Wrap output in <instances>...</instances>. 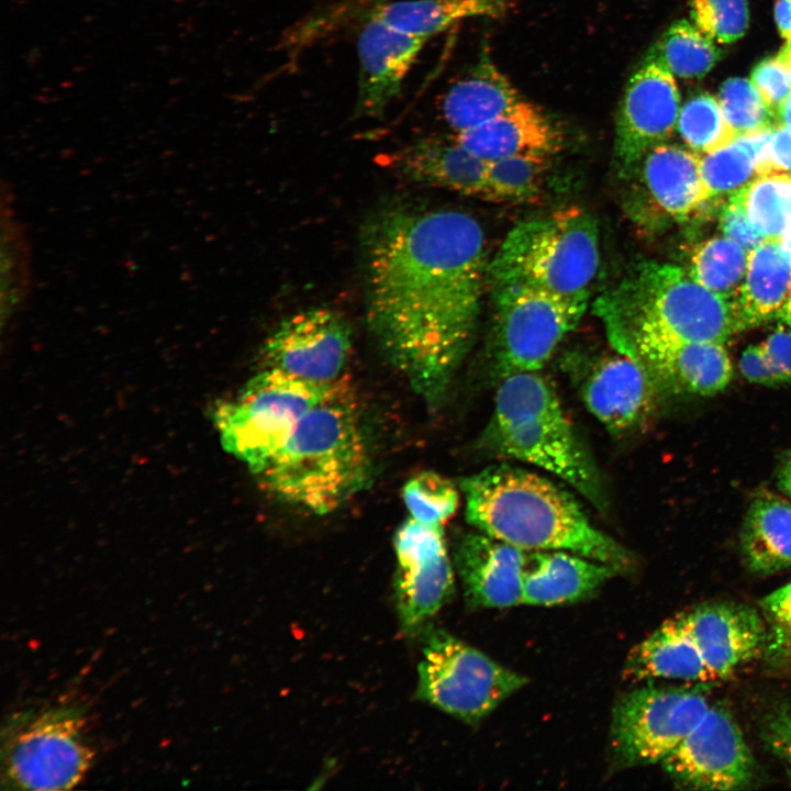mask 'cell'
<instances>
[{
  "instance_id": "obj_4",
  "label": "cell",
  "mask_w": 791,
  "mask_h": 791,
  "mask_svg": "<svg viewBox=\"0 0 791 791\" xmlns=\"http://www.w3.org/2000/svg\"><path fill=\"white\" fill-rule=\"evenodd\" d=\"M483 450L535 466L606 509L601 475L552 383L539 371L499 380L492 415L480 438Z\"/></svg>"
},
{
  "instance_id": "obj_34",
  "label": "cell",
  "mask_w": 791,
  "mask_h": 791,
  "mask_svg": "<svg viewBox=\"0 0 791 791\" xmlns=\"http://www.w3.org/2000/svg\"><path fill=\"white\" fill-rule=\"evenodd\" d=\"M677 129L686 144L701 154L722 148L737 137L726 122L718 100L708 93L692 97L683 104Z\"/></svg>"
},
{
  "instance_id": "obj_40",
  "label": "cell",
  "mask_w": 791,
  "mask_h": 791,
  "mask_svg": "<svg viewBox=\"0 0 791 791\" xmlns=\"http://www.w3.org/2000/svg\"><path fill=\"white\" fill-rule=\"evenodd\" d=\"M750 81L775 112L791 94L788 71L778 57L766 58L757 64Z\"/></svg>"
},
{
  "instance_id": "obj_43",
  "label": "cell",
  "mask_w": 791,
  "mask_h": 791,
  "mask_svg": "<svg viewBox=\"0 0 791 791\" xmlns=\"http://www.w3.org/2000/svg\"><path fill=\"white\" fill-rule=\"evenodd\" d=\"M738 367L742 375L753 383L767 387L777 386L759 344L750 345L742 353Z\"/></svg>"
},
{
  "instance_id": "obj_2",
  "label": "cell",
  "mask_w": 791,
  "mask_h": 791,
  "mask_svg": "<svg viewBox=\"0 0 791 791\" xmlns=\"http://www.w3.org/2000/svg\"><path fill=\"white\" fill-rule=\"evenodd\" d=\"M465 516L477 531L525 552L565 550L625 569L632 554L597 528L576 498L532 470L506 464L463 478Z\"/></svg>"
},
{
  "instance_id": "obj_42",
  "label": "cell",
  "mask_w": 791,
  "mask_h": 791,
  "mask_svg": "<svg viewBox=\"0 0 791 791\" xmlns=\"http://www.w3.org/2000/svg\"><path fill=\"white\" fill-rule=\"evenodd\" d=\"M759 345L777 386L791 383V328L779 326Z\"/></svg>"
},
{
  "instance_id": "obj_36",
  "label": "cell",
  "mask_w": 791,
  "mask_h": 791,
  "mask_svg": "<svg viewBox=\"0 0 791 791\" xmlns=\"http://www.w3.org/2000/svg\"><path fill=\"white\" fill-rule=\"evenodd\" d=\"M717 100L726 122L737 137L778 125L775 124L776 112L748 79H727L720 88Z\"/></svg>"
},
{
  "instance_id": "obj_15",
  "label": "cell",
  "mask_w": 791,
  "mask_h": 791,
  "mask_svg": "<svg viewBox=\"0 0 791 791\" xmlns=\"http://www.w3.org/2000/svg\"><path fill=\"white\" fill-rule=\"evenodd\" d=\"M680 109L675 76L646 57L631 76L616 114L614 155L622 175L634 172L651 148L671 136Z\"/></svg>"
},
{
  "instance_id": "obj_33",
  "label": "cell",
  "mask_w": 791,
  "mask_h": 791,
  "mask_svg": "<svg viewBox=\"0 0 791 791\" xmlns=\"http://www.w3.org/2000/svg\"><path fill=\"white\" fill-rule=\"evenodd\" d=\"M749 252L734 241L718 236L694 252L689 274L711 291L734 300L745 278Z\"/></svg>"
},
{
  "instance_id": "obj_23",
  "label": "cell",
  "mask_w": 791,
  "mask_h": 791,
  "mask_svg": "<svg viewBox=\"0 0 791 791\" xmlns=\"http://www.w3.org/2000/svg\"><path fill=\"white\" fill-rule=\"evenodd\" d=\"M700 166L698 153L662 143L651 148L637 167H642V181L659 210L670 218L684 219L706 201Z\"/></svg>"
},
{
  "instance_id": "obj_3",
  "label": "cell",
  "mask_w": 791,
  "mask_h": 791,
  "mask_svg": "<svg viewBox=\"0 0 791 791\" xmlns=\"http://www.w3.org/2000/svg\"><path fill=\"white\" fill-rule=\"evenodd\" d=\"M370 470L357 396L344 375L256 476L263 490L280 502L326 515L365 488Z\"/></svg>"
},
{
  "instance_id": "obj_45",
  "label": "cell",
  "mask_w": 791,
  "mask_h": 791,
  "mask_svg": "<svg viewBox=\"0 0 791 791\" xmlns=\"http://www.w3.org/2000/svg\"><path fill=\"white\" fill-rule=\"evenodd\" d=\"M775 19L781 36L787 41H791V0L777 1Z\"/></svg>"
},
{
  "instance_id": "obj_26",
  "label": "cell",
  "mask_w": 791,
  "mask_h": 791,
  "mask_svg": "<svg viewBox=\"0 0 791 791\" xmlns=\"http://www.w3.org/2000/svg\"><path fill=\"white\" fill-rule=\"evenodd\" d=\"M740 549L753 572L770 575L791 567V500L758 493L743 522Z\"/></svg>"
},
{
  "instance_id": "obj_19",
  "label": "cell",
  "mask_w": 791,
  "mask_h": 791,
  "mask_svg": "<svg viewBox=\"0 0 791 791\" xmlns=\"http://www.w3.org/2000/svg\"><path fill=\"white\" fill-rule=\"evenodd\" d=\"M454 558L471 606L523 604L525 550L476 530L458 538Z\"/></svg>"
},
{
  "instance_id": "obj_16",
  "label": "cell",
  "mask_w": 791,
  "mask_h": 791,
  "mask_svg": "<svg viewBox=\"0 0 791 791\" xmlns=\"http://www.w3.org/2000/svg\"><path fill=\"white\" fill-rule=\"evenodd\" d=\"M588 411L615 436L640 426L650 413L657 387L634 347L592 359L573 375Z\"/></svg>"
},
{
  "instance_id": "obj_22",
  "label": "cell",
  "mask_w": 791,
  "mask_h": 791,
  "mask_svg": "<svg viewBox=\"0 0 791 791\" xmlns=\"http://www.w3.org/2000/svg\"><path fill=\"white\" fill-rule=\"evenodd\" d=\"M617 566L565 550L526 552L523 604L556 605L591 595Z\"/></svg>"
},
{
  "instance_id": "obj_35",
  "label": "cell",
  "mask_w": 791,
  "mask_h": 791,
  "mask_svg": "<svg viewBox=\"0 0 791 791\" xmlns=\"http://www.w3.org/2000/svg\"><path fill=\"white\" fill-rule=\"evenodd\" d=\"M402 495L411 517L428 525H443L454 515L459 502L456 486L431 470L410 478Z\"/></svg>"
},
{
  "instance_id": "obj_13",
  "label": "cell",
  "mask_w": 791,
  "mask_h": 791,
  "mask_svg": "<svg viewBox=\"0 0 791 791\" xmlns=\"http://www.w3.org/2000/svg\"><path fill=\"white\" fill-rule=\"evenodd\" d=\"M352 352V332L336 311L313 308L280 322L261 348L263 368L314 385L343 377Z\"/></svg>"
},
{
  "instance_id": "obj_31",
  "label": "cell",
  "mask_w": 791,
  "mask_h": 791,
  "mask_svg": "<svg viewBox=\"0 0 791 791\" xmlns=\"http://www.w3.org/2000/svg\"><path fill=\"white\" fill-rule=\"evenodd\" d=\"M740 192L751 225L765 238L780 239L791 229V174L759 176Z\"/></svg>"
},
{
  "instance_id": "obj_48",
  "label": "cell",
  "mask_w": 791,
  "mask_h": 791,
  "mask_svg": "<svg viewBox=\"0 0 791 791\" xmlns=\"http://www.w3.org/2000/svg\"><path fill=\"white\" fill-rule=\"evenodd\" d=\"M777 319L786 326L791 328V286L787 300L779 311Z\"/></svg>"
},
{
  "instance_id": "obj_1",
  "label": "cell",
  "mask_w": 791,
  "mask_h": 791,
  "mask_svg": "<svg viewBox=\"0 0 791 791\" xmlns=\"http://www.w3.org/2000/svg\"><path fill=\"white\" fill-rule=\"evenodd\" d=\"M361 245L369 332L435 410L477 330L488 274L482 227L457 210L392 205L370 218Z\"/></svg>"
},
{
  "instance_id": "obj_47",
  "label": "cell",
  "mask_w": 791,
  "mask_h": 791,
  "mask_svg": "<svg viewBox=\"0 0 791 791\" xmlns=\"http://www.w3.org/2000/svg\"><path fill=\"white\" fill-rule=\"evenodd\" d=\"M776 118L779 125L791 127V94L789 98L777 109Z\"/></svg>"
},
{
  "instance_id": "obj_25",
  "label": "cell",
  "mask_w": 791,
  "mask_h": 791,
  "mask_svg": "<svg viewBox=\"0 0 791 791\" xmlns=\"http://www.w3.org/2000/svg\"><path fill=\"white\" fill-rule=\"evenodd\" d=\"M521 100L515 87L488 56L482 55L477 65L447 91L442 112L446 123L458 134L503 114Z\"/></svg>"
},
{
  "instance_id": "obj_9",
  "label": "cell",
  "mask_w": 791,
  "mask_h": 791,
  "mask_svg": "<svg viewBox=\"0 0 791 791\" xmlns=\"http://www.w3.org/2000/svg\"><path fill=\"white\" fill-rule=\"evenodd\" d=\"M492 369L502 378L539 371L580 322L589 297H564L522 286L494 288Z\"/></svg>"
},
{
  "instance_id": "obj_11",
  "label": "cell",
  "mask_w": 791,
  "mask_h": 791,
  "mask_svg": "<svg viewBox=\"0 0 791 791\" xmlns=\"http://www.w3.org/2000/svg\"><path fill=\"white\" fill-rule=\"evenodd\" d=\"M703 688L642 687L614 704L610 746L615 765L662 762L710 706Z\"/></svg>"
},
{
  "instance_id": "obj_32",
  "label": "cell",
  "mask_w": 791,
  "mask_h": 791,
  "mask_svg": "<svg viewBox=\"0 0 791 791\" xmlns=\"http://www.w3.org/2000/svg\"><path fill=\"white\" fill-rule=\"evenodd\" d=\"M553 156L524 154L488 161L486 200L528 202L541 194Z\"/></svg>"
},
{
  "instance_id": "obj_46",
  "label": "cell",
  "mask_w": 791,
  "mask_h": 791,
  "mask_svg": "<svg viewBox=\"0 0 791 791\" xmlns=\"http://www.w3.org/2000/svg\"><path fill=\"white\" fill-rule=\"evenodd\" d=\"M777 484L780 491L791 500V450L787 453L778 467Z\"/></svg>"
},
{
  "instance_id": "obj_20",
  "label": "cell",
  "mask_w": 791,
  "mask_h": 791,
  "mask_svg": "<svg viewBox=\"0 0 791 791\" xmlns=\"http://www.w3.org/2000/svg\"><path fill=\"white\" fill-rule=\"evenodd\" d=\"M454 136L467 151L486 161L524 154L554 156L564 143L556 123L523 99L503 114Z\"/></svg>"
},
{
  "instance_id": "obj_14",
  "label": "cell",
  "mask_w": 791,
  "mask_h": 791,
  "mask_svg": "<svg viewBox=\"0 0 791 791\" xmlns=\"http://www.w3.org/2000/svg\"><path fill=\"white\" fill-rule=\"evenodd\" d=\"M680 787L695 790H738L754 778L755 762L732 714L710 705L695 727L661 762Z\"/></svg>"
},
{
  "instance_id": "obj_6",
  "label": "cell",
  "mask_w": 791,
  "mask_h": 791,
  "mask_svg": "<svg viewBox=\"0 0 791 791\" xmlns=\"http://www.w3.org/2000/svg\"><path fill=\"white\" fill-rule=\"evenodd\" d=\"M597 308L613 345L636 337L724 344L743 331L733 300L671 264H642Z\"/></svg>"
},
{
  "instance_id": "obj_41",
  "label": "cell",
  "mask_w": 791,
  "mask_h": 791,
  "mask_svg": "<svg viewBox=\"0 0 791 791\" xmlns=\"http://www.w3.org/2000/svg\"><path fill=\"white\" fill-rule=\"evenodd\" d=\"M760 729L766 747L781 761L791 779V703H783L770 712Z\"/></svg>"
},
{
  "instance_id": "obj_17",
  "label": "cell",
  "mask_w": 791,
  "mask_h": 791,
  "mask_svg": "<svg viewBox=\"0 0 791 791\" xmlns=\"http://www.w3.org/2000/svg\"><path fill=\"white\" fill-rule=\"evenodd\" d=\"M427 38L400 32L370 15L357 40L358 83L354 114L379 118L399 94Z\"/></svg>"
},
{
  "instance_id": "obj_30",
  "label": "cell",
  "mask_w": 791,
  "mask_h": 791,
  "mask_svg": "<svg viewBox=\"0 0 791 791\" xmlns=\"http://www.w3.org/2000/svg\"><path fill=\"white\" fill-rule=\"evenodd\" d=\"M680 78H700L721 57L715 42L688 20L673 22L646 56Z\"/></svg>"
},
{
  "instance_id": "obj_24",
  "label": "cell",
  "mask_w": 791,
  "mask_h": 791,
  "mask_svg": "<svg viewBox=\"0 0 791 791\" xmlns=\"http://www.w3.org/2000/svg\"><path fill=\"white\" fill-rule=\"evenodd\" d=\"M790 286V255L780 239L766 238L749 252L745 278L733 300L742 330L777 319Z\"/></svg>"
},
{
  "instance_id": "obj_29",
  "label": "cell",
  "mask_w": 791,
  "mask_h": 791,
  "mask_svg": "<svg viewBox=\"0 0 791 791\" xmlns=\"http://www.w3.org/2000/svg\"><path fill=\"white\" fill-rule=\"evenodd\" d=\"M775 127L738 136L728 145L701 157L706 201L733 193L755 178L769 174L767 152Z\"/></svg>"
},
{
  "instance_id": "obj_12",
  "label": "cell",
  "mask_w": 791,
  "mask_h": 791,
  "mask_svg": "<svg viewBox=\"0 0 791 791\" xmlns=\"http://www.w3.org/2000/svg\"><path fill=\"white\" fill-rule=\"evenodd\" d=\"M94 755L79 712L48 710L11 731L3 747V777L16 789H70L82 780Z\"/></svg>"
},
{
  "instance_id": "obj_28",
  "label": "cell",
  "mask_w": 791,
  "mask_h": 791,
  "mask_svg": "<svg viewBox=\"0 0 791 791\" xmlns=\"http://www.w3.org/2000/svg\"><path fill=\"white\" fill-rule=\"evenodd\" d=\"M453 569L447 552L405 565H398L397 605L402 625L417 630L450 598Z\"/></svg>"
},
{
  "instance_id": "obj_7",
  "label": "cell",
  "mask_w": 791,
  "mask_h": 791,
  "mask_svg": "<svg viewBox=\"0 0 791 791\" xmlns=\"http://www.w3.org/2000/svg\"><path fill=\"white\" fill-rule=\"evenodd\" d=\"M600 265L595 218L569 205L514 225L488 264L495 287L522 286L589 297Z\"/></svg>"
},
{
  "instance_id": "obj_49",
  "label": "cell",
  "mask_w": 791,
  "mask_h": 791,
  "mask_svg": "<svg viewBox=\"0 0 791 791\" xmlns=\"http://www.w3.org/2000/svg\"><path fill=\"white\" fill-rule=\"evenodd\" d=\"M777 57L786 67L791 81V41H787Z\"/></svg>"
},
{
  "instance_id": "obj_38",
  "label": "cell",
  "mask_w": 791,
  "mask_h": 791,
  "mask_svg": "<svg viewBox=\"0 0 791 791\" xmlns=\"http://www.w3.org/2000/svg\"><path fill=\"white\" fill-rule=\"evenodd\" d=\"M760 605L768 623V649L791 661V581L766 595Z\"/></svg>"
},
{
  "instance_id": "obj_5",
  "label": "cell",
  "mask_w": 791,
  "mask_h": 791,
  "mask_svg": "<svg viewBox=\"0 0 791 791\" xmlns=\"http://www.w3.org/2000/svg\"><path fill=\"white\" fill-rule=\"evenodd\" d=\"M767 644L762 617L748 605L710 602L666 620L637 644L625 664L634 680H722L756 658Z\"/></svg>"
},
{
  "instance_id": "obj_50",
  "label": "cell",
  "mask_w": 791,
  "mask_h": 791,
  "mask_svg": "<svg viewBox=\"0 0 791 791\" xmlns=\"http://www.w3.org/2000/svg\"><path fill=\"white\" fill-rule=\"evenodd\" d=\"M782 247L791 257V229H789L783 236L780 238Z\"/></svg>"
},
{
  "instance_id": "obj_27",
  "label": "cell",
  "mask_w": 791,
  "mask_h": 791,
  "mask_svg": "<svg viewBox=\"0 0 791 791\" xmlns=\"http://www.w3.org/2000/svg\"><path fill=\"white\" fill-rule=\"evenodd\" d=\"M508 0H401L377 7L371 15L414 36L430 38L454 23L474 16H499Z\"/></svg>"
},
{
  "instance_id": "obj_21",
  "label": "cell",
  "mask_w": 791,
  "mask_h": 791,
  "mask_svg": "<svg viewBox=\"0 0 791 791\" xmlns=\"http://www.w3.org/2000/svg\"><path fill=\"white\" fill-rule=\"evenodd\" d=\"M391 166L411 181L472 197H486L488 161L455 136L419 140L396 152Z\"/></svg>"
},
{
  "instance_id": "obj_44",
  "label": "cell",
  "mask_w": 791,
  "mask_h": 791,
  "mask_svg": "<svg viewBox=\"0 0 791 791\" xmlns=\"http://www.w3.org/2000/svg\"><path fill=\"white\" fill-rule=\"evenodd\" d=\"M770 172H791V127L777 125L771 134L767 152Z\"/></svg>"
},
{
  "instance_id": "obj_18",
  "label": "cell",
  "mask_w": 791,
  "mask_h": 791,
  "mask_svg": "<svg viewBox=\"0 0 791 791\" xmlns=\"http://www.w3.org/2000/svg\"><path fill=\"white\" fill-rule=\"evenodd\" d=\"M628 343L657 389L708 397L723 391L733 379L732 361L723 344L669 337H636Z\"/></svg>"
},
{
  "instance_id": "obj_8",
  "label": "cell",
  "mask_w": 791,
  "mask_h": 791,
  "mask_svg": "<svg viewBox=\"0 0 791 791\" xmlns=\"http://www.w3.org/2000/svg\"><path fill=\"white\" fill-rule=\"evenodd\" d=\"M332 383L314 385L263 368L213 411L223 448L256 475Z\"/></svg>"
},
{
  "instance_id": "obj_37",
  "label": "cell",
  "mask_w": 791,
  "mask_h": 791,
  "mask_svg": "<svg viewBox=\"0 0 791 791\" xmlns=\"http://www.w3.org/2000/svg\"><path fill=\"white\" fill-rule=\"evenodd\" d=\"M690 13L694 25L715 43H733L748 26L747 0H691Z\"/></svg>"
},
{
  "instance_id": "obj_10",
  "label": "cell",
  "mask_w": 791,
  "mask_h": 791,
  "mask_svg": "<svg viewBox=\"0 0 791 791\" xmlns=\"http://www.w3.org/2000/svg\"><path fill=\"white\" fill-rule=\"evenodd\" d=\"M417 695L467 723H477L527 679L443 631L431 632L419 665Z\"/></svg>"
},
{
  "instance_id": "obj_39",
  "label": "cell",
  "mask_w": 791,
  "mask_h": 791,
  "mask_svg": "<svg viewBox=\"0 0 791 791\" xmlns=\"http://www.w3.org/2000/svg\"><path fill=\"white\" fill-rule=\"evenodd\" d=\"M720 227L723 236L750 252L766 238L751 225L743 202L740 189L733 192L724 204Z\"/></svg>"
}]
</instances>
